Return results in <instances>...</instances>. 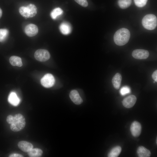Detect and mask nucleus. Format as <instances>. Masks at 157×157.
Segmentation results:
<instances>
[{
	"instance_id": "obj_1",
	"label": "nucleus",
	"mask_w": 157,
	"mask_h": 157,
	"mask_svg": "<svg viewBox=\"0 0 157 157\" xmlns=\"http://www.w3.org/2000/svg\"><path fill=\"white\" fill-rule=\"evenodd\" d=\"M8 123L10 124V129L14 132H18L22 130L26 125V120L24 117L18 113L13 116L8 115L6 118Z\"/></svg>"
},
{
	"instance_id": "obj_2",
	"label": "nucleus",
	"mask_w": 157,
	"mask_h": 157,
	"mask_svg": "<svg viewBox=\"0 0 157 157\" xmlns=\"http://www.w3.org/2000/svg\"><path fill=\"white\" fill-rule=\"evenodd\" d=\"M130 37V33L129 30L125 28H122L115 32L113 39L114 42L117 45L122 46L128 42Z\"/></svg>"
},
{
	"instance_id": "obj_3",
	"label": "nucleus",
	"mask_w": 157,
	"mask_h": 157,
	"mask_svg": "<svg viewBox=\"0 0 157 157\" xmlns=\"http://www.w3.org/2000/svg\"><path fill=\"white\" fill-rule=\"evenodd\" d=\"M142 23L145 29L150 30H154L157 26V17L155 15L152 14L146 15L143 18Z\"/></svg>"
},
{
	"instance_id": "obj_4",
	"label": "nucleus",
	"mask_w": 157,
	"mask_h": 157,
	"mask_svg": "<svg viewBox=\"0 0 157 157\" xmlns=\"http://www.w3.org/2000/svg\"><path fill=\"white\" fill-rule=\"evenodd\" d=\"M20 14L23 17L31 18L35 16L36 14L37 9L33 4H30L27 6H21L19 9Z\"/></svg>"
},
{
	"instance_id": "obj_5",
	"label": "nucleus",
	"mask_w": 157,
	"mask_h": 157,
	"mask_svg": "<svg viewBox=\"0 0 157 157\" xmlns=\"http://www.w3.org/2000/svg\"><path fill=\"white\" fill-rule=\"evenodd\" d=\"M34 56L37 60L41 62L47 61L50 57L49 52L47 50L44 49L37 50L35 52Z\"/></svg>"
},
{
	"instance_id": "obj_6",
	"label": "nucleus",
	"mask_w": 157,
	"mask_h": 157,
	"mask_svg": "<svg viewBox=\"0 0 157 157\" xmlns=\"http://www.w3.org/2000/svg\"><path fill=\"white\" fill-rule=\"evenodd\" d=\"M55 82L54 78L51 74H45L41 79V84L43 86L46 88L52 87L54 84Z\"/></svg>"
},
{
	"instance_id": "obj_7",
	"label": "nucleus",
	"mask_w": 157,
	"mask_h": 157,
	"mask_svg": "<svg viewBox=\"0 0 157 157\" xmlns=\"http://www.w3.org/2000/svg\"><path fill=\"white\" fill-rule=\"evenodd\" d=\"M133 57L136 59H143L147 58L149 56V53L147 50L137 49L133 51L132 53Z\"/></svg>"
},
{
	"instance_id": "obj_8",
	"label": "nucleus",
	"mask_w": 157,
	"mask_h": 157,
	"mask_svg": "<svg viewBox=\"0 0 157 157\" xmlns=\"http://www.w3.org/2000/svg\"><path fill=\"white\" fill-rule=\"evenodd\" d=\"M142 127L140 123L136 121L132 122L130 127V131L133 136L137 137L139 136Z\"/></svg>"
},
{
	"instance_id": "obj_9",
	"label": "nucleus",
	"mask_w": 157,
	"mask_h": 157,
	"mask_svg": "<svg viewBox=\"0 0 157 157\" xmlns=\"http://www.w3.org/2000/svg\"><path fill=\"white\" fill-rule=\"evenodd\" d=\"M24 31L27 35L29 37H33L37 34L38 29L36 25L31 24H28L25 27Z\"/></svg>"
},
{
	"instance_id": "obj_10",
	"label": "nucleus",
	"mask_w": 157,
	"mask_h": 157,
	"mask_svg": "<svg viewBox=\"0 0 157 157\" xmlns=\"http://www.w3.org/2000/svg\"><path fill=\"white\" fill-rule=\"evenodd\" d=\"M137 98L134 95H131L125 98L122 101L123 106L126 108L132 107L136 101Z\"/></svg>"
},
{
	"instance_id": "obj_11",
	"label": "nucleus",
	"mask_w": 157,
	"mask_h": 157,
	"mask_svg": "<svg viewBox=\"0 0 157 157\" xmlns=\"http://www.w3.org/2000/svg\"><path fill=\"white\" fill-rule=\"evenodd\" d=\"M69 97L73 102L76 105L80 104L83 102L82 99L76 90H72L69 94Z\"/></svg>"
},
{
	"instance_id": "obj_12",
	"label": "nucleus",
	"mask_w": 157,
	"mask_h": 157,
	"mask_svg": "<svg viewBox=\"0 0 157 157\" xmlns=\"http://www.w3.org/2000/svg\"><path fill=\"white\" fill-rule=\"evenodd\" d=\"M19 148L25 152H28L33 148V145L31 143L25 141H21L18 143Z\"/></svg>"
},
{
	"instance_id": "obj_13",
	"label": "nucleus",
	"mask_w": 157,
	"mask_h": 157,
	"mask_svg": "<svg viewBox=\"0 0 157 157\" xmlns=\"http://www.w3.org/2000/svg\"><path fill=\"white\" fill-rule=\"evenodd\" d=\"M8 101L12 105L17 106L19 104L20 100L16 93L12 92L10 93L8 96Z\"/></svg>"
},
{
	"instance_id": "obj_14",
	"label": "nucleus",
	"mask_w": 157,
	"mask_h": 157,
	"mask_svg": "<svg viewBox=\"0 0 157 157\" xmlns=\"http://www.w3.org/2000/svg\"><path fill=\"white\" fill-rule=\"evenodd\" d=\"M122 77L121 74L117 73L113 77L112 82L113 86L116 89H119L121 86Z\"/></svg>"
},
{
	"instance_id": "obj_15",
	"label": "nucleus",
	"mask_w": 157,
	"mask_h": 157,
	"mask_svg": "<svg viewBox=\"0 0 157 157\" xmlns=\"http://www.w3.org/2000/svg\"><path fill=\"white\" fill-rule=\"evenodd\" d=\"M137 153L139 157H149L151 154L150 151L142 146L138 147Z\"/></svg>"
},
{
	"instance_id": "obj_16",
	"label": "nucleus",
	"mask_w": 157,
	"mask_h": 157,
	"mask_svg": "<svg viewBox=\"0 0 157 157\" xmlns=\"http://www.w3.org/2000/svg\"><path fill=\"white\" fill-rule=\"evenodd\" d=\"M9 62L10 64L13 66L21 67L22 63L21 58L16 56H12L9 58Z\"/></svg>"
},
{
	"instance_id": "obj_17",
	"label": "nucleus",
	"mask_w": 157,
	"mask_h": 157,
	"mask_svg": "<svg viewBox=\"0 0 157 157\" xmlns=\"http://www.w3.org/2000/svg\"><path fill=\"white\" fill-rule=\"evenodd\" d=\"M60 30L61 32L64 35L69 34L71 31V28L69 24L67 22L62 23L60 26Z\"/></svg>"
},
{
	"instance_id": "obj_18",
	"label": "nucleus",
	"mask_w": 157,
	"mask_h": 157,
	"mask_svg": "<svg viewBox=\"0 0 157 157\" xmlns=\"http://www.w3.org/2000/svg\"><path fill=\"white\" fill-rule=\"evenodd\" d=\"M43 153L42 150L38 148H33L28 152V155L30 157H39Z\"/></svg>"
},
{
	"instance_id": "obj_19",
	"label": "nucleus",
	"mask_w": 157,
	"mask_h": 157,
	"mask_svg": "<svg viewBox=\"0 0 157 157\" xmlns=\"http://www.w3.org/2000/svg\"><path fill=\"white\" fill-rule=\"evenodd\" d=\"M121 148L119 146H117L112 148L109 153L108 157H117L121 151Z\"/></svg>"
},
{
	"instance_id": "obj_20",
	"label": "nucleus",
	"mask_w": 157,
	"mask_h": 157,
	"mask_svg": "<svg viewBox=\"0 0 157 157\" xmlns=\"http://www.w3.org/2000/svg\"><path fill=\"white\" fill-rule=\"evenodd\" d=\"M131 2L132 0H118V4L121 8L125 9L130 6Z\"/></svg>"
},
{
	"instance_id": "obj_21",
	"label": "nucleus",
	"mask_w": 157,
	"mask_h": 157,
	"mask_svg": "<svg viewBox=\"0 0 157 157\" xmlns=\"http://www.w3.org/2000/svg\"><path fill=\"white\" fill-rule=\"evenodd\" d=\"M63 13V10L60 8H54L50 13V16L51 18L56 19L58 16L61 15Z\"/></svg>"
},
{
	"instance_id": "obj_22",
	"label": "nucleus",
	"mask_w": 157,
	"mask_h": 157,
	"mask_svg": "<svg viewBox=\"0 0 157 157\" xmlns=\"http://www.w3.org/2000/svg\"><path fill=\"white\" fill-rule=\"evenodd\" d=\"M9 33L8 30L6 28L0 29V42L4 41L7 38Z\"/></svg>"
},
{
	"instance_id": "obj_23",
	"label": "nucleus",
	"mask_w": 157,
	"mask_h": 157,
	"mask_svg": "<svg viewBox=\"0 0 157 157\" xmlns=\"http://www.w3.org/2000/svg\"><path fill=\"white\" fill-rule=\"evenodd\" d=\"M131 92L130 88L127 86H124L122 87L120 90L121 94L124 96L126 94L130 93Z\"/></svg>"
},
{
	"instance_id": "obj_24",
	"label": "nucleus",
	"mask_w": 157,
	"mask_h": 157,
	"mask_svg": "<svg viewBox=\"0 0 157 157\" xmlns=\"http://www.w3.org/2000/svg\"><path fill=\"white\" fill-rule=\"evenodd\" d=\"M135 5L138 7H142L147 3L148 0H134Z\"/></svg>"
},
{
	"instance_id": "obj_25",
	"label": "nucleus",
	"mask_w": 157,
	"mask_h": 157,
	"mask_svg": "<svg viewBox=\"0 0 157 157\" xmlns=\"http://www.w3.org/2000/svg\"><path fill=\"white\" fill-rule=\"evenodd\" d=\"M75 1L81 6L83 7H86L88 4L87 0H74Z\"/></svg>"
},
{
	"instance_id": "obj_26",
	"label": "nucleus",
	"mask_w": 157,
	"mask_h": 157,
	"mask_svg": "<svg viewBox=\"0 0 157 157\" xmlns=\"http://www.w3.org/2000/svg\"><path fill=\"white\" fill-rule=\"evenodd\" d=\"M152 77L153 79L155 81L157 82V70H156L154 71L152 75Z\"/></svg>"
},
{
	"instance_id": "obj_27",
	"label": "nucleus",
	"mask_w": 157,
	"mask_h": 157,
	"mask_svg": "<svg viewBox=\"0 0 157 157\" xmlns=\"http://www.w3.org/2000/svg\"><path fill=\"white\" fill-rule=\"evenodd\" d=\"M9 157H23L24 156L22 155L17 153H13L10 154Z\"/></svg>"
},
{
	"instance_id": "obj_28",
	"label": "nucleus",
	"mask_w": 157,
	"mask_h": 157,
	"mask_svg": "<svg viewBox=\"0 0 157 157\" xmlns=\"http://www.w3.org/2000/svg\"><path fill=\"white\" fill-rule=\"evenodd\" d=\"M2 11L1 9L0 8V18H1L2 16Z\"/></svg>"
},
{
	"instance_id": "obj_29",
	"label": "nucleus",
	"mask_w": 157,
	"mask_h": 157,
	"mask_svg": "<svg viewBox=\"0 0 157 157\" xmlns=\"http://www.w3.org/2000/svg\"><path fill=\"white\" fill-rule=\"evenodd\" d=\"M157 139H156V143H157Z\"/></svg>"
}]
</instances>
